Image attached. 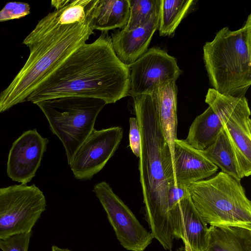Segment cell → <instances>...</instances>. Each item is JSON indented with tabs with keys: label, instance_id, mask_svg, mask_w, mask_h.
<instances>
[{
	"label": "cell",
	"instance_id": "30bf717a",
	"mask_svg": "<svg viewBox=\"0 0 251 251\" xmlns=\"http://www.w3.org/2000/svg\"><path fill=\"white\" fill-rule=\"evenodd\" d=\"M130 73L129 96L151 95L160 86L176 82L181 74L176 58L165 50L151 48L128 66Z\"/></svg>",
	"mask_w": 251,
	"mask_h": 251
},
{
	"label": "cell",
	"instance_id": "52a82bcc",
	"mask_svg": "<svg viewBox=\"0 0 251 251\" xmlns=\"http://www.w3.org/2000/svg\"><path fill=\"white\" fill-rule=\"evenodd\" d=\"M205 102L219 118L230 141L244 177L251 175V115L248 100L209 88Z\"/></svg>",
	"mask_w": 251,
	"mask_h": 251
},
{
	"label": "cell",
	"instance_id": "8992f818",
	"mask_svg": "<svg viewBox=\"0 0 251 251\" xmlns=\"http://www.w3.org/2000/svg\"><path fill=\"white\" fill-rule=\"evenodd\" d=\"M35 104L47 118L52 132L62 142L69 165L107 104L101 99L81 97H60Z\"/></svg>",
	"mask_w": 251,
	"mask_h": 251
},
{
	"label": "cell",
	"instance_id": "6da1fadb",
	"mask_svg": "<svg viewBox=\"0 0 251 251\" xmlns=\"http://www.w3.org/2000/svg\"><path fill=\"white\" fill-rule=\"evenodd\" d=\"M128 66L116 55L108 31L72 52L43 80L26 101L34 104L63 97L99 99L114 103L129 96Z\"/></svg>",
	"mask_w": 251,
	"mask_h": 251
},
{
	"label": "cell",
	"instance_id": "2e32d148",
	"mask_svg": "<svg viewBox=\"0 0 251 251\" xmlns=\"http://www.w3.org/2000/svg\"><path fill=\"white\" fill-rule=\"evenodd\" d=\"M177 88L176 82L159 87L151 95L159 124L173 159L176 138Z\"/></svg>",
	"mask_w": 251,
	"mask_h": 251
},
{
	"label": "cell",
	"instance_id": "5bb4252c",
	"mask_svg": "<svg viewBox=\"0 0 251 251\" xmlns=\"http://www.w3.org/2000/svg\"><path fill=\"white\" fill-rule=\"evenodd\" d=\"M174 181L176 184H189L213 176L218 168L201 152L184 140L175 141L173 159Z\"/></svg>",
	"mask_w": 251,
	"mask_h": 251
},
{
	"label": "cell",
	"instance_id": "e0dca14e",
	"mask_svg": "<svg viewBox=\"0 0 251 251\" xmlns=\"http://www.w3.org/2000/svg\"><path fill=\"white\" fill-rule=\"evenodd\" d=\"M205 251H251V229L210 226Z\"/></svg>",
	"mask_w": 251,
	"mask_h": 251
},
{
	"label": "cell",
	"instance_id": "8fae6325",
	"mask_svg": "<svg viewBox=\"0 0 251 251\" xmlns=\"http://www.w3.org/2000/svg\"><path fill=\"white\" fill-rule=\"evenodd\" d=\"M123 136V129L121 126L94 129L69 164L74 176L79 180L91 179L113 155Z\"/></svg>",
	"mask_w": 251,
	"mask_h": 251
},
{
	"label": "cell",
	"instance_id": "f1b7e54d",
	"mask_svg": "<svg viewBox=\"0 0 251 251\" xmlns=\"http://www.w3.org/2000/svg\"><path fill=\"white\" fill-rule=\"evenodd\" d=\"M51 251H72L67 248H62L57 246L53 245L51 247Z\"/></svg>",
	"mask_w": 251,
	"mask_h": 251
},
{
	"label": "cell",
	"instance_id": "d6986e66",
	"mask_svg": "<svg viewBox=\"0 0 251 251\" xmlns=\"http://www.w3.org/2000/svg\"><path fill=\"white\" fill-rule=\"evenodd\" d=\"M222 129L219 118L208 106L194 119L184 141L194 148L203 151L215 141Z\"/></svg>",
	"mask_w": 251,
	"mask_h": 251
},
{
	"label": "cell",
	"instance_id": "9c48e42d",
	"mask_svg": "<svg viewBox=\"0 0 251 251\" xmlns=\"http://www.w3.org/2000/svg\"><path fill=\"white\" fill-rule=\"evenodd\" d=\"M93 192L99 199L121 246L130 251H144L154 238L105 181L96 184Z\"/></svg>",
	"mask_w": 251,
	"mask_h": 251
},
{
	"label": "cell",
	"instance_id": "4fadbf2b",
	"mask_svg": "<svg viewBox=\"0 0 251 251\" xmlns=\"http://www.w3.org/2000/svg\"><path fill=\"white\" fill-rule=\"evenodd\" d=\"M169 213L174 238L181 239L184 246L192 251H205L208 227L190 195L177 202Z\"/></svg>",
	"mask_w": 251,
	"mask_h": 251
},
{
	"label": "cell",
	"instance_id": "277c9868",
	"mask_svg": "<svg viewBox=\"0 0 251 251\" xmlns=\"http://www.w3.org/2000/svg\"><path fill=\"white\" fill-rule=\"evenodd\" d=\"M209 81L221 94L244 97L251 85V14L236 30L224 27L203 47Z\"/></svg>",
	"mask_w": 251,
	"mask_h": 251
},
{
	"label": "cell",
	"instance_id": "484cf974",
	"mask_svg": "<svg viewBox=\"0 0 251 251\" xmlns=\"http://www.w3.org/2000/svg\"><path fill=\"white\" fill-rule=\"evenodd\" d=\"M129 123V147L134 155L139 157L141 151V135L136 118L130 117Z\"/></svg>",
	"mask_w": 251,
	"mask_h": 251
},
{
	"label": "cell",
	"instance_id": "ac0fdd59",
	"mask_svg": "<svg viewBox=\"0 0 251 251\" xmlns=\"http://www.w3.org/2000/svg\"><path fill=\"white\" fill-rule=\"evenodd\" d=\"M128 0H99L91 18L93 30L101 31L122 29L129 17Z\"/></svg>",
	"mask_w": 251,
	"mask_h": 251
},
{
	"label": "cell",
	"instance_id": "3957f363",
	"mask_svg": "<svg viewBox=\"0 0 251 251\" xmlns=\"http://www.w3.org/2000/svg\"><path fill=\"white\" fill-rule=\"evenodd\" d=\"M91 20V19H90ZM90 20L61 25L55 9L40 20L23 44L30 53L9 85L0 93V113L26 101L40 83L93 34Z\"/></svg>",
	"mask_w": 251,
	"mask_h": 251
},
{
	"label": "cell",
	"instance_id": "44dd1931",
	"mask_svg": "<svg viewBox=\"0 0 251 251\" xmlns=\"http://www.w3.org/2000/svg\"><path fill=\"white\" fill-rule=\"evenodd\" d=\"M195 2L194 0H160L158 27L160 36L173 34Z\"/></svg>",
	"mask_w": 251,
	"mask_h": 251
},
{
	"label": "cell",
	"instance_id": "cb8c5ba5",
	"mask_svg": "<svg viewBox=\"0 0 251 251\" xmlns=\"http://www.w3.org/2000/svg\"><path fill=\"white\" fill-rule=\"evenodd\" d=\"M32 234V231L0 239V249L2 251H28Z\"/></svg>",
	"mask_w": 251,
	"mask_h": 251
},
{
	"label": "cell",
	"instance_id": "4316f807",
	"mask_svg": "<svg viewBox=\"0 0 251 251\" xmlns=\"http://www.w3.org/2000/svg\"><path fill=\"white\" fill-rule=\"evenodd\" d=\"M188 185L176 184L174 182L169 184L168 192L169 211L179 201L189 195Z\"/></svg>",
	"mask_w": 251,
	"mask_h": 251
},
{
	"label": "cell",
	"instance_id": "ffe728a7",
	"mask_svg": "<svg viewBox=\"0 0 251 251\" xmlns=\"http://www.w3.org/2000/svg\"><path fill=\"white\" fill-rule=\"evenodd\" d=\"M201 151L221 172L240 181L244 177L235 151L223 129L215 141Z\"/></svg>",
	"mask_w": 251,
	"mask_h": 251
},
{
	"label": "cell",
	"instance_id": "9a60e30c",
	"mask_svg": "<svg viewBox=\"0 0 251 251\" xmlns=\"http://www.w3.org/2000/svg\"><path fill=\"white\" fill-rule=\"evenodd\" d=\"M159 13L145 24L129 30L123 29L111 33L113 50L120 60L129 66L147 50L155 31L158 29Z\"/></svg>",
	"mask_w": 251,
	"mask_h": 251
},
{
	"label": "cell",
	"instance_id": "7a4b0ae2",
	"mask_svg": "<svg viewBox=\"0 0 251 251\" xmlns=\"http://www.w3.org/2000/svg\"><path fill=\"white\" fill-rule=\"evenodd\" d=\"M132 98L141 135L139 170L146 220L154 238L164 249L171 250L174 237L168 192L169 184L175 181L170 150L151 95H140Z\"/></svg>",
	"mask_w": 251,
	"mask_h": 251
},
{
	"label": "cell",
	"instance_id": "f546056e",
	"mask_svg": "<svg viewBox=\"0 0 251 251\" xmlns=\"http://www.w3.org/2000/svg\"><path fill=\"white\" fill-rule=\"evenodd\" d=\"M177 251H192L191 250H190L187 247H186L184 246V247L181 248L179 249Z\"/></svg>",
	"mask_w": 251,
	"mask_h": 251
},
{
	"label": "cell",
	"instance_id": "7402d4cb",
	"mask_svg": "<svg viewBox=\"0 0 251 251\" xmlns=\"http://www.w3.org/2000/svg\"><path fill=\"white\" fill-rule=\"evenodd\" d=\"M99 0H70L58 10V19L61 25L83 23L91 19Z\"/></svg>",
	"mask_w": 251,
	"mask_h": 251
},
{
	"label": "cell",
	"instance_id": "ba28073f",
	"mask_svg": "<svg viewBox=\"0 0 251 251\" xmlns=\"http://www.w3.org/2000/svg\"><path fill=\"white\" fill-rule=\"evenodd\" d=\"M43 193L34 184L0 188V239L32 231L46 210Z\"/></svg>",
	"mask_w": 251,
	"mask_h": 251
},
{
	"label": "cell",
	"instance_id": "83f0119b",
	"mask_svg": "<svg viewBox=\"0 0 251 251\" xmlns=\"http://www.w3.org/2000/svg\"><path fill=\"white\" fill-rule=\"evenodd\" d=\"M70 1V0H53L51 1V5L55 7V9H59L65 6Z\"/></svg>",
	"mask_w": 251,
	"mask_h": 251
},
{
	"label": "cell",
	"instance_id": "d4e9b609",
	"mask_svg": "<svg viewBox=\"0 0 251 251\" xmlns=\"http://www.w3.org/2000/svg\"><path fill=\"white\" fill-rule=\"evenodd\" d=\"M29 5L25 2L10 1L0 11V22L18 19L30 13Z\"/></svg>",
	"mask_w": 251,
	"mask_h": 251
},
{
	"label": "cell",
	"instance_id": "5b68a950",
	"mask_svg": "<svg viewBox=\"0 0 251 251\" xmlns=\"http://www.w3.org/2000/svg\"><path fill=\"white\" fill-rule=\"evenodd\" d=\"M187 189L207 224L251 229V201L240 180L221 171L210 178L189 184Z\"/></svg>",
	"mask_w": 251,
	"mask_h": 251
},
{
	"label": "cell",
	"instance_id": "603a6c76",
	"mask_svg": "<svg viewBox=\"0 0 251 251\" xmlns=\"http://www.w3.org/2000/svg\"><path fill=\"white\" fill-rule=\"evenodd\" d=\"M129 17L123 29L129 30L147 23L159 13L160 0H128Z\"/></svg>",
	"mask_w": 251,
	"mask_h": 251
},
{
	"label": "cell",
	"instance_id": "7c38bea8",
	"mask_svg": "<svg viewBox=\"0 0 251 251\" xmlns=\"http://www.w3.org/2000/svg\"><path fill=\"white\" fill-rule=\"evenodd\" d=\"M49 140L36 129L24 132L13 143L7 163V174L12 180L26 184L40 166Z\"/></svg>",
	"mask_w": 251,
	"mask_h": 251
}]
</instances>
